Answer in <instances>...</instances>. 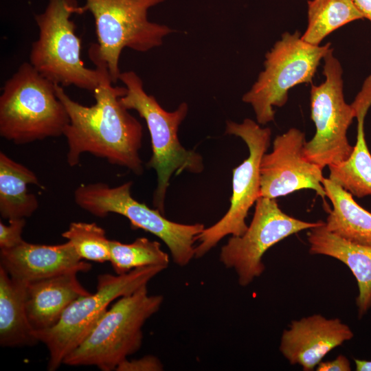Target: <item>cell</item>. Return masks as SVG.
Here are the masks:
<instances>
[{
  "label": "cell",
  "instance_id": "6da1fadb",
  "mask_svg": "<svg viewBox=\"0 0 371 371\" xmlns=\"http://www.w3.org/2000/svg\"><path fill=\"white\" fill-rule=\"evenodd\" d=\"M55 88L69 117L63 135L67 140L69 166L78 165L81 155L89 153L137 175L143 173L139 155L143 127L120 102V98L126 93V87L114 86L106 71L93 93L95 102L90 106L72 100L63 87L55 85Z\"/></svg>",
  "mask_w": 371,
  "mask_h": 371
},
{
  "label": "cell",
  "instance_id": "7a4b0ae2",
  "mask_svg": "<svg viewBox=\"0 0 371 371\" xmlns=\"http://www.w3.org/2000/svg\"><path fill=\"white\" fill-rule=\"evenodd\" d=\"M77 0H48L34 14L38 37L32 44L29 63L43 76L62 87L75 86L92 93L107 70L101 61L86 67L81 58V40L76 34L74 14H82Z\"/></svg>",
  "mask_w": 371,
  "mask_h": 371
},
{
  "label": "cell",
  "instance_id": "3957f363",
  "mask_svg": "<svg viewBox=\"0 0 371 371\" xmlns=\"http://www.w3.org/2000/svg\"><path fill=\"white\" fill-rule=\"evenodd\" d=\"M119 80L127 89L120 102L128 110L136 111L146 122L153 153L147 166L157 174L153 203L164 214L172 175L183 171L197 174L204 168L201 155L186 149L178 138L179 128L188 114V106L183 102L175 111H166L153 95L144 91L142 80L133 71L121 72Z\"/></svg>",
  "mask_w": 371,
  "mask_h": 371
},
{
  "label": "cell",
  "instance_id": "277c9868",
  "mask_svg": "<svg viewBox=\"0 0 371 371\" xmlns=\"http://www.w3.org/2000/svg\"><path fill=\"white\" fill-rule=\"evenodd\" d=\"M69 123L55 84L23 63L8 79L0 95V135L25 144L63 135Z\"/></svg>",
  "mask_w": 371,
  "mask_h": 371
},
{
  "label": "cell",
  "instance_id": "5b68a950",
  "mask_svg": "<svg viewBox=\"0 0 371 371\" xmlns=\"http://www.w3.org/2000/svg\"><path fill=\"white\" fill-rule=\"evenodd\" d=\"M163 301L161 295L148 294L147 284L120 297L63 363L95 366L102 371L115 370L127 357L139 350L142 327L159 310Z\"/></svg>",
  "mask_w": 371,
  "mask_h": 371
},
{
  "label": "cell",
  "instance_id": "8992f818",
  "mask_svg": "<svg viewBox=\"0 0 371 371\" xmlns=\"http://www.w3.org/2000/svg\"><path fill=\"white\" fill-rule=\"evenodd\" d=\"M83 13L89 11L95 21L97 43L88 50L90 60L103 63L113 84L120 78L122 50L147 52L163 44L175 32L169 26L149 21V9L166 0H85Z\"/></svg>",
  "mask_w": 371,
  "mask_h": 371
},
{
  "label": "cell",
  "instance_id": "52a82bcc",
  "mask_svg": "<svg viewBox=\"0 0 371 371\" xmlns=\"http://www.w3.org/2000/svg\"><path fill=\"white\" fill-rule=\"evenodd\" d=\"M160 265L135 269L124 274H100L96 291L74 300L53 327L34 330L49 350L47 370L54 371L86 338L115 299L133 293L166 269Z\"/></svg>",
  "mask_w": 371,
  "mask_h": 371
},
{
  "label": "cell",
  "instance_id": "ba28073f",
  "mask_svg": "<svg viewBox=\"0 0 371 371\" xmlns=\"http://www.w3.org/2000/svg\"><path fill=\"white\" fill-rule=\"evenodd\" d=\"M131 186V181L113 188L102 182L80 184L74 191V201L81 209L98 217L103 218L110 213L124 216L134 229H142L160 238L176 265H188L194 258V243L205 229L204 225H186L166 218L158 210L133 199Z\"/></svg>",
  "mask_w": 371,
  "mask_h": 371
},
{
  "label": "cell",
  "instance_id": "9c48e42d",
  "mask_svg": "<svg viewBox=\"0 0 371 371\" xmlns=\"http://www.w3.org/2000/svg\"><path fill=\"white\" fill-rule=\"evenodd\" d=\"M330 48V43L322 46L306 43L297 30L282 35L266 53L264 69L242 98L252 106L259 124L274 120L273 107L286 103L291 88L312 84L317 67Z\"/></svg>",
  "mask_w": 371,
  "mask_h": 371
},
{
  "label": "cell",
  "instance_id": "30bf717a",
  "mask_svg": "<svg viewBox=\"0 0 371 371\" xmlns=\"http://www.w3.org/2000/svg\"><path fill=\"white\" fill-rule=\"evenodd\" d=\"M325 80L311 84V117L316 131L306 142L303 154L306 159L321 168L338 164L350 157L353 150L347 131L355 117L352 104L346 102L343 91V69L331 47L323 58Z\"/></svg>",
  "mask_w": 371,
  "mask_h": 371
},
{
  "label": "cell",
  "instance_id": "8fae6325",
  "mask_svg": "<svg viewBox=\"0 0 371 371\" xmlns=\"http://www.w3.org/2000/svg\"><path fill=\"white\" fill-rule=\"evenodd\" d=\"M225 133L240 137L248 147L249 157L233 170L229 210L218 222L197 236L199 243L194 247L195 258L204 256L227 235L242 236L248 227L245 220L249 210L260 197V162L270 145L271 129L246 118L242 123L227 120Z\"/></svg>",
  "mask_w": 371,
  "mask_h": 371
},
{
  "label": "cell",
  "instance_id": "7c38bea8",
  "mask_svg": "<svg viewBox=\"0 0 371 371\" xmlns=\"http://www.w3.org/2000/svg\"><path fill=\"white\" fill-rule=\"evenodd\" d=\"M322 222H306L290 216L282 211L276 199L260 196L247 229L242 236L229 238L221 249L219 260L226 268L235 270L240 286H247L264 272L262 257L270 247Z\"/></svg>",
  "mask_w": 371,
  "mask_h": 371
},
{
  "label": "cell",
  "instance_id": "4fadbf2b",
  "mask_svg": "<svg viewBox=\"0 0 371 371\" xmlns=\"http://www.w3.org/2000/svg\"><path fill=\"white\" fill-rule=\"evenodd\" d=\"M305 142L304 133L295 128L276 136L272 150L261 159L260 197L276 199L311 189L325 201L323 169L305 158Z\"/></svg>",
  "mask_w": 371,
  "mask_h": 371
},
{
  "label": "cell",
  "instance_id": "5bb4252c",
  "mask_svg": "<svg viewBox=\"0 0 371 371\" xmlns=\"http://www.w3.org/2000/svg\"><path fill=\"white\" fill-rule=\"evenodd\" d=\"M350 327L339 318L315 314L293 321L282 335L280 350L293 364L310 371L335 348L353 337Z\"/></svg>",
  "mask_w": 371,
  "mask_h": 371
},
{
  "label": "cell",
  "instance_id": "9a60e30c",
  "mask_svg": "<svg viewBox=\"0 0 371 371\" xmlns=\"http://www.w3.org/2000/svg\"><path fill=\"white\" fill-rule=\"evenodd\" d=\"M0 267L12 279L25 284L69 271L85 272L91 269V265L82 260L69 241L45 245L24 240L12 248L0 249Z\"/></svg>",
  "mask_w": 371,
  "mask_h": 371
},
{
  "label": "cell",
  "instance_id": "2e32d148",
  "mask_svg": "<svg viewBox=\"0 0 371 371\" xmlns=\"http://www.w3.org/2000/svg\"><path fill=\"white\" fill-rule=\"evenodd\" d=\"M77 273L69 271L26 284L25 309L34 330L53 327L74 300L90 293L78 281Z\"/></svg>",
  "mask_w": 371,
  "mask_h": 371
},
{
  "label": "cell",
  "instance_id": "e0dca14e",
  "mask_svg": "<svg viewBox=\"0 0 371 371\" xmlns=\"http://www.w3.org/2000/svg\"><path fill=\"white\" fill-rule=\"evenodd\" d=\"M309 253L344 262L355 277L359 288L356 304L359 317L371 308V245L349 241L328 231L325 223L308 229Z\"/></svg>",
  "mask_w": 371,
  "mask_h": 371
},
{
  "label": "cell",
  "instance_id": "ac0fdd59",
  "mask_svg": "<svg viewBox=\"0 0 371 371\" xmlns=\"http://www.w3.org/2000/svg\"><path fill=\"white\" fill-rule=\"evenodd\" d=\"M352 105L357 119V142L348 159L329 166V179L358 198L371 196V154L364 133V119L371 106V85L363 84Z\"/></svg>",
  "mask_w": 371,
  "mask_h": 371
},
{
  "label": "cell",
  "instance_id": "d6986e66",
  "mask_svg": "<svg viewBox=\"0 0 371 371\" xmlns=\"http://www.w3.org/2000/svg\"><path fill=\"white\" fill-rule=\"evenodd\" d=\"M26 284L12 279L0 267V344L2 347L32 346L38 341L26 313Z\"/></svg>",
  "mask_w": 371,
  "mask_h": 371
},
{
  "label": "cell",
  "instance_id": "ffe728a7",
  "mask_svg": "<svg viewBox=\"0 0 371 371\" xmlns=\"http://www.w3.org/2000/svg\"><path fill=\"white\" fill-rule=\"evenodd\" d=\"M322 184L333 205L324 222L326 228L349 241L371 245V213L329 178H324Z\"/></svg>",
  "mask_w": 371,
  "mask_h": 371
},
{
  "label": "cell",
  "instance_id": "44dd1931",
  "mask_svg": "<svg viewBox=\"0 0 371 371\" xmlns=\"http://www.w3.org/2000/svg\"><path fill=\"white\" fill-rule=\"evenodd\" d=\"M40 186L31 170L0 152V214L4 219L27 218L38 207L37 197L28 193L27 185Z\"/></svg>",
  "mask_w": 371,
  "mask_h": 371
},
{
  "label": "cell",
  "instance_id": "7402d4cb",
  "mask_svg": "<svg viewBox=\"0 0 371 371\" xmlns=\"http://www.w3.org/2000/svg\"><path fill=\"white\" fill-rule=\"evenodd\" d=\"M307 27L302 39L319 45L330 33L356 20L364 19L352 0H308Z\"/></svg>",
  "mask_w": 371,
  "mask_h": 371
},
{
  "label": "cell",
  "instance_id": "603a6c76",
  "mask_svg": "<svg viewBox=\"0 0 371 371\" xmlns=\"http://www.w3.org/2000/svg\"><path fill=\"white\" fill-rule=\"evenodd\" d=\"M109 249V261L118 275L139 267L160 265L167 268L169 265V256L161 244L147 238H137L130 244L110 240Z\"/></svg>",
  "mask_w": 371,
  "mask_h": 371
},
{
  "label": "cell",
  "instance_id": "cb8c5ba5",
  "mask_svg": "<svg viewBox=\"0 0 371 371\" xmlns=\"http://www.w3.org/2000/svg\"><path fill=\"white\" fill-rule=\"evenodd\" d=\"M62 236L70 242L81 259L109 261V242L105 230L95 223L72 222Z\"/></svg>",
  "mask_w": 371,
  "mask_h": 371
},
{
  "label": "cell",
  "instance_id": "d4e9b609",
  "mask_svg": "<svg viewBox=\"0 0 371 371\" xmlns=\"http://www.w3.org/2000/svg\"><path fill=\"white\" fill-rule=\"evenodd\" d=\"M8 225L0 222V249L12 248L23 240L21 234L25 225V218H14L8 220Z\"/></svg>",
  "mask_w": 371,
  "mask_h": 371
},
{
  "label": "cell",
  "instance_id": "484cf974",
  "mask_svg": "<svg viewBox=\"0 0 371 371\" xmlns=\"http://www.w3.org/2000/svg\"><path fill=\"white\" fill-rule=\"evenodd\" d=\"M164 366L160 360L153 355L144 356L138 359L128 360L121 362L117 371H161Z\"/></svg>",
  "mask_w": 371,
  "mask_h": 371
},
{
  "label": "cell",
  "instance_id": "4316f807",
  "mask_svg": "<svg viewBox=\"0 0 371 371\" xmlns=\"http://www.w3.org/2000/svg\"><path fill=\"white\" fill-rule=\"evenodd\" d=\"M350 361L344 355H339L333 361L320 362L317 368L319 371H350Z\"/></svg>",
  "mask_w": 371,
  "mask_h": 371
},
{
  "label": "cell",
  "instance_id": "83f0119b",
  "mask_svg": "<svg viewBox=\"0 0 371 371\" xmlns=\"http://www.w3.org/2000/svg\"><path fill=\"white\" fill-rule=\"evenodd\" d=\"M364 19L371 21V0H352Z\"/></svg>",
  "mask_w": 371,
  "mask_h": 371
},
{
  "label": "cell",
  "instance_id": "f1b7e54d",
  "mask_svg": "<svg viewBox=\"0 0 371 371\" xmlns=\"http://www.w3.org/2000/svg\"><path fill=\"white\" fill-rule=\"evenodd\" d=\"M357 371H371V361L355 359Z\"/></svg>",
  "mask_w": 371,
  "mask_h": 371
}]
</instances>
